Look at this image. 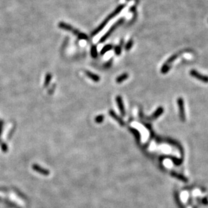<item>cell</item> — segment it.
<instances>
[{
  "instance_id": "cell-1",
  "label": "cell",
  "mask_w": 208,
  "mask_h": 208,
  "mask_svg": "<svg viewBox=\"0 0 208 208\" xmlns=\"http://www.w3.org/2000/svg\"><path fill=\"white\" fill-rule=\"evenodd\" d=\"M125 7V4H121L120 5H119V6H118L117 8H116L113 11H112L111 14L108 15L107 18H106L104 21H103L102 23H101L100 25L98 26V28H96V29H95L94 31L92 32L91 35L93 37V36L96 35L97 34H98L99 32H101V30H102L103 28L105 27V26H106V24H107L108 23V22H109V21L111 20V19L113 18L114 17L117 16V15L119 14L122 10H123Z\"/></svg>"
},
{
  "instance_id": "cell-2",
  "label": "cell",
  "mask_w": 208,
  "mask_h": 208,
  "mask_svg": "<svg viewBox=\"0 0 208 208\" xmlns=\"http://www.w3.org/2000/svg\"><path fill=\"white\" fill-rule=\"evenodd\" d=\"M59 26H60V28H62V29L72 31L74 34L77 35L78 37V38H79V39H80L88 40V36L86 35V34H85L84 33H82V32L78 31V30H76L75 28H74L71 25H69V24H66V23L60 22V24H59Z\"/></svg>"
},
{
  "instance_id": "cell-3",
  "label": "cell",
  "mask_w": 208,
  "mask_h": 208,
  "mask_svg": "<svg viewBox=\"0 0 208 208\" xmlns=\"http://www.w3.org/2000/svg\"><path fill=\"white\" fill-rule=\"evenodd\" d=\"M124 20H125V18H120L119 20H118L117 22L114 23L113 25H112L111 26V27H110L109 28V30H108V31L106 32V33L104 34L102 37H101V39L100 40H99V43H103V42L105 41L108 38L110 37V34H111L112 33V32H113L114 30H115L116 28H117L118 27V26L121 25V24H123V23L124 22Z\"/></svg>"
},
{
  "instance_id": "cell-4",
  "label": "cell",
  "mask_w": 208,
  "mask_h": 208,
  "mask_svg": "<svg viewBox=\"0 0 208 208\" xmlns=\"http://www.w3.org/2000/svg\"><path fill=\"white\" fill-rule=\"evenodd\" d=\"M190 75L192 76V77H194L196 79L199 80V81L202 82L204 83H208V76H204L203 74H200L199 72L195 70H192L190 72Z\"/></svg>"
},
{
  "instance_id": "cell-5",
  "label": "cell",
  "mask_w": 208,
  "mask_h": 208,
  "mask_svg": "<svg viewBox=\"0 0 208 208\" xmlns=\"http://www.w3.org/2000/svg\"><path fill=\"white\" fill-rule=\"evenodd\" d=\"M177 103L179 107L180 117L182 120L185 119V109H184V100L182 98H179L177 100Z\"/></svg>"
},
{
  "instance_id": "cell-6",
  "label": "cell",
  "mask_w": 208,
  "mask_h": 208,
  "mask_svg": "<svg viewBox=\"0 0 208 208\" xmlns=\"http://www.w3.org/2000/svg\"><path fill=\"white\" fill-rule=\"evenodd\" d=\"M116 102H117L118 106H119V110H121V114L124 116L125 115V108H124L123 100H122L121 96H117L116 97Z\"/></svg>"
},
{
  "instance_id": "cell-7",
  "label": "cell",
  "mask_w": 208,
  "mask_h": 208,
  "mask_svg": "<svg viewBox=\"0 0 208 208\" xmlns=\"http://www.w3.org/2000/svg\"><path fill=\"white\" fill-rule=\"evenodd\" d=\"M182 53H183V51H181V52L177 53H176V54L173 55V56L170 57V58L169 59V60H167V62H166L165 64H164V65H165V66H169V67H171V64H172V63H173V62H174V61H175V60H176L177 58H178V57H179V56H180V55H181V54H182Z\"/></svg>"
},
{
  "instance_id": "cell-8",
  "label": "cell",
  "mask_w": 208,
  "mask_h": 208,
  "mask_svg": "<svg viewBox=\"0 0 208 208\" xmlns=\"http://www.w3.org/2000/svg\"><path fill=\"white\" fill-rule=\"evenodd\" d=\"M86 74L88 77L92 80L94 82H98L100 81V77L98 75H96V74H94L88 71H86Z\"/></svg>"
},
{
  "instance_id": "cell-9",
  "label": "cell",
  "mask_w": 208,
  "mask_h": 208,
  "mask_svg": "<svg viewBox=\"0 0 208 208\" xmlns=\"http://www.w3.org/2000/svg\"><path fill=\"white\" fill-rule=\"evenodd\" d=\"M128 78H129V74L127 73H124L123 74H121V75H120L119 76H118V77L116 78V82L118 84L122 83Z\"/></svg>"
},
{
  "instance_id": "cell-10",
  "label": "cell",
  "mask_w": 208,
  "mask_h": 208,
  "mask_svg": "<svg viewBox=\"0 0 208 208\" xmlns=\"http://www.w3.org/2000/svg\"><path fill=\"white\" fill-rule=\"evenodd\" d=\"M112 48H113V46H112V45H105L104 47H103V48L102 49H101L100 55H104L106 52H108V51L111 50Z\"/></svg>"
},
{
  "instance_id": "cell-11",
  "label": "cell",
  "mask_w": 208,
  "mask_h": 208,
  "mask_svg": "<svg viewBox=\"0 0 208 208\" xmlns=\"http://www.w3.org/2000/svg\"><path fill=\"white\" fill-rule=\"evenodd\" d=\"M122 45H123V41H121L120 45L116 46L115 48H114V53H115V54L117 55H121L122 51Z\"/></svg>"
},
{
  "instance_id": "cell-12",
  "label": "cell",
  "mask_w": 208,
  "mask_h": 208,
  "mask_svg": "<svg viewBox=\"0 0 208 208\" xmlns=\"http://www.w3.org/2000/svg\"><path fill=\"white\" fill-rule=\"evenodd\" d=\"M90 54H91V56L93 58H96L97 56H98L96 46L93 45L92 47L91 50H90Z\"/></svg>"
},
{
  "instance_id": "cell-13",
  "label": "cell",
  "mask_w": 208,
  "mask_h": 208,
  "mask_svg": "<svg viewBox=\"0 0 208 208\" xmlns=\"http://www.w3.org/2000/svg\"><path fill=\"white\" fill-rule=\"evenodd\" d=\"M163 112V107H159L158 108L157 110H156V111L154 112V114H153V117L154 118H156L157 117H158V116H160V114H161Z\"/></svg>"
},
{
  "instance_id": "cell-14",
  "label": "cell",
  "mask_w": 208,
  "mask_h": 208,
  "mask_svg": "<svg viewBox=\"0 0 208 208\" xmlns=\"http://www.w3.org/2000/svg\"><path fill=\"white\" fill-rule=\"evenodd\" d=\"M133 45V41L132 39L129 40V41L127 42V43L125 45V50L126 51H129L130 49H131V47H132V46Z\"/></svg>"
},
{
  "instance_id": "cell-15",
  "label": "cell",
  "mask_w": 208,
  "mask_h": 208,
  "mask_svg": "<svg viewBox=\"0 0 208 208\" xmlns=\"http://www.w3.org/2000/svg\"><path fill=\"white\" fill-rule=\"evenodd\" d=\"M51 74H47V76H46V77H45V86H47L49 85V84L51 81Z\"/></svg>"
},
{
  "instance_id": "cell-16",
  "label": "cell",
  "mask_w": 208,
  "mask_h": 208,
  "mask_svg": "<svg viewBox=\"0 0 208 208\" xmlns=\"http://www.w3.org/2000/svg\"><path fill=\"white\" fill-rule=\"evenodd\" d=\"M110 115H111V116H112V117H113L114 118V119H115L116 120H117L118 121L120 122V123H123V122H122V121L121 120V119H120V118H119V117H118V116L116 115V114L114 113V111H112V110H110Z\"/></svg>"
},
{
  "instance_id": "cell-17",
  "label": "cell",
  "mask_w": 208,
  "mask_h": 208,
  "mask_svg": "<svg viewBox=\"0 0 208 208\" xmlns=\"http://www.w3.org/2000/svg\"><path fill=\"white\" fill-rule=\"evenodd\" d=\"M112 63V60H110V61H108V62L107 63H106V64H104V68H109L111 66Z\"/></svg>"
},
{
  "instance_id": "cell-18",
  "label": "cell",
  "mask_w": 208,
  "mask_h": 208,
  "mask_svg": "<svg viewBox=\"0 0 208 208\" xmlns=\"http://www.w3.org/2000/svg\"><path fill=\"white\" fill-rule=\"evenodd\" d=\"M103 119H104V117L102 115H99L96 118V121L98 123H100L101 121H102Z\"/></svg>"
}]
</instances>
